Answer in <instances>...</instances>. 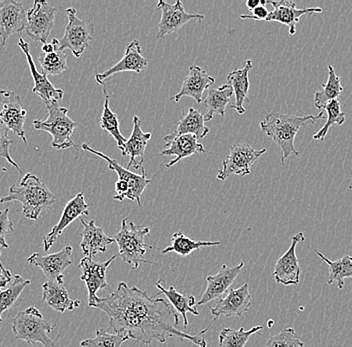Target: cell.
Here are the masks:
<instances>
[{
    "label": "cell",
    "mask_w": 352,
    "mask_h": 347,
    "mask_svg": "<svg viewBox=\"0 0 352 347\" xmlns=\"http://www.w3.org/2000/svg\"><path fill=\"white\" fill-rule=\"evenodd\" d=\"M12 201L21 202L26 219L37 221L41 212L50 210L58 199L38 177L26 173L17 186H10L8 197L0 199V203Z\"/></svg>",
    "instance_id": "3957f363"
},
{
    "label": "cell",
    "mask_w": 352,
    "mask_h": 347,
    "mask_svg": "<svg viewBox=\"0 0 352 347\" xmlns=\"http://www.w3.org/2000/svg\"><path fill=\"white\" fill-rule=\"evenodd\" d=\"M82 149L83 150L88 151V153H94V155H98V157L105 160L107 164H109L110 170L116 171L118 173V179L123 180V181L129 184V191L126 199H129V201H136L138 205L142 206L143 191L145 190V188H146L149 183H151V179L147 177L146 171H145L144 168H142V175H136V173L131 172L129 169L123 168L113 158H110L105 155L104 153L91 148L88 144H83Z\"/></svg>",
    "instance_id": "7c38bea8"
},
{
    "label": "cell",
    "mask_w": 352,
    "mask_h": 347,
    "mask_svg": "<svg viewBox=\"0 0 352 347\" xmlns=\"http://www.w3.org/2000/svg\"><path fill=\"white\" fill-rule=\"evenodd\" d=\"M314 252L324 262L329 265V280H327V284L330 285L332 283H336L338 289H342L343 287H344L345 278H352V256L346 254V256H342L338 260L332 261L325 258L318 249H314Z\"/></svg>",
    "instance_id": "d6a6232c"
},
{
    "label": "cell",
    "mask_w": 352,
    "mask_h": 347,
    "mask_svg": "<svg viewBox=\"0 0 352 347\" xmlns=\"http://www.w3.org/2000/svg\"><path fill=\"white\" fill-rule=\"evenodd\" d=\"M19 46L25 54L28 65H30V74H32L33 80H34V87L32 89L33 93L37 94L43 100L44 104L52 102V101L63 100L65 91L63 89H56L48 80L47 76L41 74L37 70L32 54H30V45L23 38H19Z\"/></svg>",
    "instance_id": "7402d4cb"
},
{
    "label": "cell",
    "mask_w": 352,
    "mask_h": 347,
    "mask_svg": "<svg viewBox=\"0 0 352 347\" xmlns=\"http://www.w3.org/2000/svg\"><path fill=\"white\" fill-rule=\"evenodd\" d=\"M10 210L6 208L4 210H0V245L3 248H8L10 245L6 243V238L13 232V223L10 221Z\"/></svg>",
    "instance_id": "7bdbcfd3"
},
{
    "label": "cell",
    "mask_w": 352,
    "mask_h": 347,
    "mask_svg": "<svg viewBox=\"0 0 352 347\" xmlns=\"http://www.w3.org/2000/svg\"><path fill=\"white\" fill-rule=\"evenodd\" d=\"M151 139V133H143L140 118H138V116H134L133 129H132L131 137L127 139L126 144H125L124 157L129 155V166H127L129 170L131 168L134 169L142 168V164L136 161V158L140 157L143 160L147 142Z\"/></svg>",
    "instance_id": "83f0119b"
},
{
    "label": "cell",
    "mask_w": 352,
    "mask_h": 347,
    "mask_svg": "<svg viewBox=\"0 0 352 347\" xmlns=\"http://www.w3.org/2000/svg\"><path fill=\"white\" fill-rule=\"evenodd\" d=\"M233 89L228 83L222 85L219 89H208V98L204 101L206 113H204V120L210 122L215 114L226 115V107L231 102Z\"/></svg>",
    "instance_id": "4dcf8cb0"
},
{
    "label": "cell",
    "mask_w": 352,
    "mask_h": 347,
    "mask_svg": "<svg viewBox=\"0 0 352 347\" xmlns=\"http://www.w3.org/2000/svg\"><path fill=\"white\" fill-rule=\"evenodd\" d=\"M155 287L160 291V293L157 295L164 294L166 296L167 300L175 307L177 313L182 314V318H184V327H187V325H188L187 313L199 315V313L195 309L197 300H195V296L189 295V294L179 293V292L176 291L175 287H166V282L162 280V278L157 280V282L155 283Z\"/></svg>",
    "instance_id": "f1b7e54d"
},
{
    "label": "cell",
    "mask_w": 352,
    "mask_h": 347,
    "mask_svg": "<svg viewBox=\"0 0 352 347\" xmlns=\"http://www.w3.org/2000/svg\"><path fill=\"white\" fill-rule=\"evenodd\" d=\"M43 300L48 306L57 313L74 311L80 306V300H74L69 298L65 283L46 281L43 284Z\"/></svg>",
    "instance_id": "d4e9b609"
},
{
    "label": "cell",
    "mask_w": 352,
    "mask_h": 347,
    "mask_svg": "<svg viewBox=\"0 0 352 347\" xmlns=\"http://www.w3.org/2000/svg\"><path fill=\"white\" fill-rule=\"evenodd\" d=\"M116 258H118V254H116L104 262H96L94 259L83 258L79 262V269L82 272L80 280L85 281L87 284L88 305L90 307L94 306L98 300V291L102 289L110 291L111 287L107 282V270Z\"/></svg>",
    "instance_id": "30bf717a"
},
{
    "label": "cell",
    "mask_w": 352,
    "mask_h": 347,
    "mask_svg": "<svg viewBox=\"0 0 352 347\" xmlns=\"http://www.w3.org/2000/svg\"><path fill=\"white\" fill-rule=\"evenodd\" d=\"M230 148V155L222 161L221 168L217 172V177L219 180H226L233 175H250L253 164L266 153V148L256 150L248 144H231Z\"/></svg>",
    "instance_id": "52a82bcc"
},
{
    "label": "cell",
    "mask_w": 352,
    "mask_h": 347,
    "mask_svg": "<svg viewBox=\"0 0 352 347\" xmlns=\"http://www.w3.org/2000/svg\"><path fill=\"white\" fill-rule=\"evenodd\" d=\"M72 247L67 245L55 254L50 256H41V254H33L28 258V263L33 267H39L43 270L47 281L65 283V271L72 265Z\"/></svg>",
    "instance_id": "4fadbf2b"
},
{
    "label": "cell",
    "mask_w": 352,
    "mask_h": 347,
    "mask_svg": "<svg viewBox=\"0 0 352 347\" xmlns=\"http://www.w3.org/2000/svg\"><path fill=\"white\" fill-rule=\"evenodd\" d=\"M252 298L250 293L248 283H244L239 289H230L223 298H220L214 307H210L214 320L220 316L224 317H241L252 306Z\"/></svg>",
    "instance_id": "9a60e30c"
},
{
    "label": "cell",
    "mask_w": 352,
    "mask_h": 347,
    "mask_svg": "<svg viewBox=\"0 0 352 347\" xmlns=\"http://www.w3.org/2000/svg\"><path fill=\"white\" fill-rule=\"evenodd\" d=\"M48 115L45 120H33V127L35 131H43L52 136V146L59 150L74 147L78 148L74 140V129L77 122L68 116V109L59 107L58 101L45 103Z\"/></svg>",
    "instance_id": "5b68a950"
},
{
    "label": "cell",
    "mask_w": 352,
    "mask_h": 347,
    "mask_svg": "<svg viewBox=\"0 0 352 347\" xmlns=\"http://www.w3.org/2000/svg\"><path fill=\"white\" fill-rule=\"evenodd\" d=\"M252 67V61L246 60L243 68L233 70L228 76V83L232 87L235 96V103L231 105V109H235L239 114L245 113L243 103L244 101H248V94L250 85L248 74Z\"/></svg>",
    "instance_id": "f546056e"
},
{
    "label": "cell",
    "mask_w": 352,
    "mask_h": 347,
    "mask_svg": "<svg viewBox=\"0 0 352 347\" xmlns=\"http://www.w3.org/2000/svg\"><path fill=\"white\" fill-rule=\"evenodd\" d=\"M158 10H162V15L158 24L157 38H164L166 35L177 32L184 24L192 19H204L202 14H189L184 10V3L177 0L175 4H169L164 0H160L156 6Z\"/></svg>",
    "instance_id": "2e32d148"
},
{
    "label": "cell",
    "mask_w": 352,
    "mask_h": 347,
    "mask_svg": "<svg viewBox=\"0 0 352 347\" xmlns=\"http://www.w3.org/2000/svg\"><path fill=\"white\" fill-rule=\"evenodd\" d=\"M221 245L220 241H197L188 238L182 234V232H175L171 237L170 247H165L162 250V254H168V252H175L182 258H186L195 250L202 247H217Z\"/></svg>",
    "instance_id": "836d02e7"
},
{
    "label": "cell",
    "mask_w": 352,
    "mask_h": 347,
    "mask_svg": "<svg viewBox=\"0 0 352 347\" xmlns=\"http://www.w3.org/2000/svg\"><path fill=\"white\" fill-rule=\"evenodd\" d=\"M55 326L34 306L28 307L11 320L16 339L23 340L28 344H41L43 347H56L50 336Z\"/></svg>",
    "instance_id": "8992f818"
},
{
    "label": "cell",
    "mask_w": 352,
    "mask_h": 347,
    "mask_svg": "<svg viewBox=\"0 0 352 347\" xmlns=\"http://www.w3.org/2000/svg\"><path fill=\"white\" fill-rule=\"evenodd\" d=\"M28 25V12L21 2L13 0L0 1V48L6 46L8 38L14 34L24 32Z\"/></svg>",
    "instance_id": "5bb4252c"
},
{
    "label": "cell",
    "mask_w": 352,
    "mask_h": 347,
    "mask_svg": "<svg viewBox=\"0 0 352 347\" xmlns=\"http://www.w3.org/2000/svg\"><path fill=\"white\" fill-rule=\"evenodd\" d=\"M215 78L209 76L201 67L197 65H191L189 67L188 76L184 78L182 89L175 96V102H178L184 96L193 98L197 103H201L204 91L206 89H210L211 85H214Z\"/></svg>",
    "instance_id": "cb8c5ba5"
},
{
    "label": "cell",
    "mask_w": 352,
    "mask_h": 347,
    "mask_svg": "<svg viewBox=\"0 0 352 347\" xmlns=\"http://www.w3.org/2000/svg\"><path fill=\"white\" fill-rule=\"evenodd\" d=\"M265 347H305L302 340L296 335L292 327L283 329L278 335L272 336L266 342Z\"/></svg>",
    "instance_id": "60d3db41"
},
{
    "label": "cell",
    "mask_w": 352,
    "mask_h": 347,
    "mask_svg": "<svg viewBox=\"0 0 352 347\" xmlns=\"http://www.w3.org/2000/svg\"><path fill=\"white\" fill-rule=\"evenodd\" d=\"M270 15L267 8L265 5H259L258 8L252 10V14H241V19H253V21H264L267 19Z\"/></svg>",
    "instance_id": "ee69618b"
},
{
    "label": "cell",
    "mask_w": 352,
    "mask_h": 347,
    "mask_svg": "<svg viewBox=\"0 0 352 347\" xmlns=\"http://www.w3.org/2000/svg\"><path fill=\"white\" fill-rule=\"evenodd\" d=\"M67 54L60 47L56 48L52 54L41 52L38 56L43 74L47 76H55L68 69Z\"/></svg>",
    "instance_id": "74e56055"
},
{
    "label": "cell",
    "mask_w": 352,
    "mask_h": 347,
    "mask_svg": "<svg viewBox=\"0 0 352 347\" xmlns=\"http://www.w3.org/2000/svg\"><path fill=\"white\" fill-rule=\"evenodd\" d=\"M324 109L327 112V122L323 125L322 128L319 129L318 133L314 135V140L324 139L332 125H342L346 120V114L341 111V104L338 100L330 101L325 105Z\"/></svg>",
    "instance_id": "ab89813d"
},
{
    "label": "cell",
    "mask_w": 352,
    "mask_h": 347,
    "mask_svg": "<svg viewBox=\"0 0 352 347\" xmlns=\"http://www.w3.org/2000/svg\"><path fill=\"white\" fill-rule=\"evenodd\" d=\"M131 339L125 333H109L107 329L99 328L94 337L81 342L82 347H121L123 342Z\"/></svg>",
    "instance_id": "f35d334b"
},
{
    "label": "cell",
    "mask_w": 352,
    "mask_h": 347,
    "mask_svg": "<svg viewBox=\"0 0 352 347\" xmlns=\"http://www.w3.org/2000/svg\"><path fill=\"white\" fill-rule=\"evenodd\" d=\"M13 276H11L10 270L6 269L0 261V291H3L4 287L10 284L12 281Z\"/></svg>",
    "instance_id": "f6af8a7d"
},
{
    "label": "cell",
    "mask_w": 352,
    "mask_h": 347,
    "mask_svg": "<svg viewBox=\"0 0 352 347\" xmlns=\"http://www.w3.org/2000/svg\"><path fill=\"white\" fill-rule=\"evenodd\" d=\"M68 16L65 35L59 41L60 49H70L76 57H80L87 48H90V41L94 32V26L88 24L77 17L76 8H67L65 12Z\"/></svg>",
    "instance_id": "ba28073f"
},
{
    "label": "cell",
    "mask_w": 352,
    "mask_h": 347,
    "mask_svg": "<svg viewBox=\"0 0 352 347\" xmlns=\"http://www.w3.org/2000/svg\"><path fill=\"white\" fill-rule=\"evenodd\" d=\"M147 65H148V60L142 56V46H140V41L135 39L126 46L124 56L122 57L120 63L110 67L107 71L96 74V80L99 85H103L105 80L111 78L114 74L124 71L140 74Z\"/></svg>",
    "instance_id": "d6986e66"
},
{
    "label": "cell",
    "mask_w": 352,
    "mask_h": 347,
    "mask_svg": "<svg viewBox=\"0 0 352 347\" xmlns=\"http://www.w3.org/2000/svg\"><path fill=\"white\" fill-rule=\"evenodd\" d=\"M259 5H261V0H248V1H246V6H248L250 12L258 8Z\"/></svg>",
    "instance_id": "bcb514c9"
},
{
    "label": "cell",
    "mask_w": 352,
    "mask_h": 347,
    "mask_svg": "<svg viewBox=\"0 0 352 347\" xmlns=\"http://www.w3.org/2000/svg\"><path fill=\"white\" fill-rule=\"evenodd\" d=\"M344 87L341 85L340 76L336 74L334 67L329 65V79L322 85V89L314 94V105L319 111H323L325 105L330 101L338 100Z\"/></svg>",
    "instance_id": "e575fe53"
},
{
    "label": "cell",
    "mask_w": 352,
    "mask_h": 347,
    "mask_svg": "<svg viewBox=\"0 0 352 347\" xmlns=\"http://www.w3.org/2000/svg\"><path fill=\"white\" fill-rule=\"evenodd\" d=\"M30 282L32 281L30 280H24L21 276L16 274L13 276L10 287L0 291V322H2V314L10 311L19 300L23 289L30 285Z\"/></svg>",
    "instance_id": "d590c367"
},
{
    "label": "cell",
    "mask_w": 352,
    "mask_h": 347,
    "mask_svg": "<svg viewBox=\"0 0 352 347\" xmlns=\"http://www.w3.org/2000/svg\"><path fill=\"white\" fill-rule=\"evenodd\" d=\"M89 215V205L85 202V197L82 192H79L76 197L67 202L60 219L55 224L50 234L43 237L44 251H48L52 245L56 243L57 238L63 234L66 227L70 223L80 216Z\"/></svg>",
    "instance_id": "ac0fdd59"
},
{
    "label": "cell",
    "mask_w": 352,
    "mask_h": 347,
    "mask_svg": "<svg viewBox=\"0 0 352 347\" xmlns=\"http://www.w3.org/2000/svg\"><path fill=\"white\" fill-rule=\"evenodd\" d=\"M167 148L164 149L160 153V157H166V155H175V159L171 160L166 164V168H169L175 164L179 162L191 155L197 153H206V148L201 144H198L197 137L192 135H180L171 140L168 144H166Z\"/></svg>",
    "instance_id": "4316f807"
},
{
    "label": "cell",
    "mask_w": 352,
    "mask_h": 347,
    "mask_svg": "<svg viewBox=\"0 0 352 347\" xmlns=\"http://www.w3.org/2000/svg\"><path fill=\"white\" fill-rule=\"evenodd\" d=\"M80 223L83 225V232L81 234L80 248L85 258H94L96 254L107 252V247L114 243L113 237L107 236L104 230L96 226V221H85L81 219Z\"/></svg>",
    "instance_id": "603a6c76"
},
{
    "label": "cell",
    "mask_w": 352,
    "mask_h": 347,
    "mask_svg": "<svg viewBox=\"0 0 352 347\" xmlns=\"http://www.w3.org/2000/svg\"><path fill=\"white\" fill-rule=\"evenodd\" d=\"M267 4L274 6V10L270 12L265 21H276L287 26L290 35L296 34V24L303 14L308 16L314 13H321L322 10L320 8H302L299 10L296 8V3L289 0H280V1H267Z\"/></svg>",
    "instance_id": "44dd1931"
},
{
    "label": "cell",
    "mask_w": 352,
    "mask_h": 347,
    "mask_svg": "<svg viewBox=\"0 0 352 347\" xmlns=\"http://www.w3.org/2000/svg\"><path fill=\"white\" fill-rule=\"evenodd\" d=\"M324 112L320 111L316 116H296L292 114L268 112L265 118L261 122V131L266 135L272 138L275 144L280 148L283 157L281 161L285 162L290 155H300L294 146V139L301 127L307 124H316L323 117Z\"/></svg>",
    "instance_id": "7a4b0ae2"
},
{
    "label": "cell",
    "mask_w": 352,
    "mask_h": 347,
    "mask_svg": "<svg viewBox=\"0 0 352 347\" xmlns=\"http://www.w3.org/2000/svg\"><path fill=\"white\" fill-rule=\"evenodd\" d=\"M305 234L298 232L292 237V245L287 251L275 263L274 278L277 283L288 287L298 284L300 281L301 269L296 256V247L305 241Z\"/></svg>",
    "instance_id": "e0dca14e"
},
{
    "label": "cell",
    "mask_w": 352,
    "mask_h": 347,
    "mask_svg": "<svg viewBox=\"0 0 352 347\" xmlns=\"http://www.w3.org/2000/svg\"><path fill=\"white\" fill-rule=\"evenodd\" d=\"M57 8L46 1H34L32 10L28 12V25L25 34L33 41L47 43L55 24V13Z\"/></svg>",
    "instance_id": "9c48e42d"
},
{
    "label": "cell",
    "mask_w": 352,
    "mask_h": 347,
    "mask_svg": "<svg viewBox=\"0 0 352 347\" xmlns=\"http://www.w3.org/2000/svg\"><path fill=\"white\" fill-rule=\"evenodd\" d=\"M149 234L151 228L147 226L136 225L135 223L129 221V219H123L120 232L113 237L120 249L118 258L122 259L127 265H131L132 270L138 269L140 263L157 265L143 258L148 248H154L144 243V237L149 236Z\"/></svg>",
    "instance_id": "277c9868"
},
{
    "label": "cell",
    "mask_w": 352,
    "mask_h": 347,
    "mask_svg": "<svg viewBox=\"0 0 352 347\" xmlns=\"http://www.w3.org/2000/svg\"><path fill=\"white\" fill-rule=\"evenodd\" d=\"M8 133H10V129L2 122H0V157L4 158L8 164L14 166L21 173L22 170L19 164L10 157V148L11 144H13V140L10 139Z\"/></svg>",
    "instance_id": "b9f144b4"
},
{
    "label": "cell",
    "mask_w": 352,
    "mask_h": 347,
    "mask_svg": "<svg viewBox=\"0 0 352 347\" xmlns=\"http://www.w3.org/2000/svg\"><path fill=\"white\" fill-rule=\"evenodd\" d=\"M94 309L109 317L114 333H125L131 339L149 346L153 340L165 344L169 337L188 339L198 347H208L204 335L209 328L190 335L178 329L179 316L170 302L153 298L138 287H129L124 281L107 298L96 300Z\"/></svg>",
    "instance_id": "6da1fadb"
},
{
    "label": "cell",
    "mask_w": 352,
    "mask_h": 347,
    "mask_svg": "<svg viewBox=\"0 0 352 347\" xmlns=\"http://www.w3.org/2000/svg\"><path fill=\"white\" fill-rule=\"evenodd\" d=\"M209 133V128L206 125L204 113L195 109H189L186 114L182 116L178 122L175 131L170 135L164 136L165 144H168L171 140L180 135H192L201 139Z\"/></svg>",
    "instance_id": "484cf974"
},
{
    "label": "cell",
    "mask_w": 352,
    "mask_h": 347,
    "mask_svg": "<svg viewBox=\"0 0 352 347\" xmlns=\"http://www.w3.org/2000/svg\"><path fill=\"white\" fill-rule=\"evenodd\" d=\"M243 267L244 262H241L232 267L223 265L219 273L208 276L206 278L208 289L204 292L201 300L197 302V305H206L212 300L223 298L226 292L230 291L231 285L236 280Z\"/></svg>",
    "instance_id": "ffe728a7"
},
{
    "label": "cell",
    "mask_w": 352,
    "mask_h": 347,
    "mask_svg": "<svg viewBox=\"0 0 352 347\" xmlns=\"http://www.w3.org/2000/svg\"><path fill=\"white\" fill-rule=\"evenodd\" d=\"M263 328V325H257L250 331H245L243 327H241L237 331L232 328H223L219 333V346L220 347H244L250 338Z\"/></svg>",
    "instance_id": "8d00e7d4"
},
{
    "label": "cell",
    "mask_w": 352,
    "mask_h": 347,
    "mask_svg": "<svg viewBox=\"0 0 352 347\" xmlns=\"http://www.w3.org/2000/svg\"><path fill=\"white\" fill-rule=\"evenodd\" d=\"M0 122H2L10 131L23 140L28 144L24 131V122H25L26 112L22 107V101L19 94L11 90H0Z\"/></svg>",
    "instance_id": "8fae6325"
},
{
    "label": "cell",
    "mask_w": 352,
    "mask_h": 347,
    "mask_svg": "<svg viewBox=\"0 0 352 347\" xmlns=\"http://www.w3.org/2000/svg\"><path fill=\"white\" fill-rule=\"evenodd\" d=\"M103 87L102 91L105 96L104 105H103V112L101 114L100 125L101 129L107 131L112 137L116 139L118 144V148L120 149L121 155L124 157L125 153V144L127 139L122 135H121L120 129V120H118V115L111 111L109 107V96L107 93V83L101 85Z\"/></svg>",
    "instance_id": "1f68e13d"
}]
</instances>
